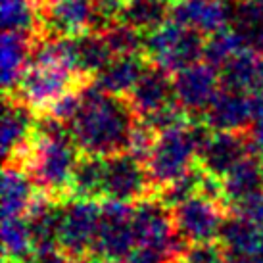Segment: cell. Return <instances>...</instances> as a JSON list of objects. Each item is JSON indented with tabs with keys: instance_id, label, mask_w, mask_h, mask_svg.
I'll return each mask as SVG.
<instances>
[{
	"instance_id": "12",
	"label": "cell",
	"mask_w": 263,
	"mask_h": 263,
	"mask_svg": "<svg viewBox=\"0 0 263 263\" xmlns=\"http://www.w3.org/2000/svg\"><path fill=\"white\" fill-rule=\"evenodd\" d=\"M236 0H175L171 20L196 29L204 37L231 27Z\"/></svg>"
},
{
	"instance_id": "30",
	"label": "cell",
	"mask_w": 263,
	"mask_h": 263,
	"mask_svg": "<svg viewBox=\"0 0 263 263\" xmlns=\"http://www.w3.org/2000/svg\"><path fill=\"white\" fill-rule=\"evenodd\" d=\"M244 48H250V46L244 43V39L238 35V31L231 25V27L215 33V35H210L204 46V62H208L215 69H221L229 60Z\"/></svg>"
},
{
	"instance_id": "25",
	"label": "cell",
	"mask_w": 263,
	"mask_h": 263,
	"mask_svg": "<svg viewBox=\"0 0 263 263\" xmlns=\"http://www.w3.org/2000/svg\"><path fill=\"white\" fill-rule=\"evenodd\" d=\"M2 250L6 261H31L35 252V242L31 234L29 221L25 215H6L2 217Z\"/></svg>"
},
{
	"instance_id": "32",
	"label": "cell",
	"mask_w": 263,
	"mask_h": 263,
	"mask_svg": "<svg viewBox=\"0 0 263 263\" xmlns=\"http://www.w3.org/2000/svg\"><path fill=\"white\" fill-rule=\"evenodd\" d=\"M202 181H204V171L200 169V165L192 167L190 171H186L184 175H181L179 179L171 181L169 184L158 189L156 196L160 198L163 204H167L171 210L179 205L181 202L189 200L190 196H194L202 189Z\"/></svg>"
},
{
	"instance_id": "42",
	"label": "cell",
	"mask_w": 263,
	"mask_h": 263,
	"mask_svg": "<svg viewBox=\"0 0 263 263\" xmlns=\"http://www.w3.org/2000/svg\"><path fill=\"white\" fill-rule=\"evenodd\" d=\"M37 2H39V4H41V8H43V6H46V4L50 2V0H37Z\"/></svg>"
},
{
	"instance_id": "14",
	"label": "cell",
	"mask_w": 263,
	"mask_h": 263,
	"mask_svg": "<svg viewBox=\"0 0 263 263\" xmlns=\"http://www.w3.org/2000/svg\"><path fill=\"white\" fill-rule=\"evenodd\" d=\"M35 127H37L35 111L15 96H4L2 129H0V146H2L4 163L17 161L25 154L35 135Z\"/></svg>"
},
{
	"instance_id": "34",
	"label": "cell",
	"mask_w": 263,
	"mask_h": 263,
	"mask_svg": "<svg viewBox=\"0 0 263 263\" xmlns=\"http://www.w3.org/2000/svg\"><path fill=\"white\" fill-rule=\"evenodd\" d=\"M156 140H158V131L140 117V119H137L135 127H133L127 152L133 154L135 158H139L140 161L146 163V160L150 158V154H152V150H154Z\"/></svg>"
},
{
	"instance_id": "37",
	"label": "cell",
	"mask_w": 263,
	"mask_h": 263,
	"mask_svg": "<svg viewBox=\"0 0 263 263\" xmlns=\"http://www.w3.org/2000/svg\"><path fill=\"white\" fill-rule=\"evenodd\" d=\"M233 213L263 227V190H259L254 196L246 198V200L238 202L236 205H233Z\"/></svg>"
},
{
	"instance_id": "40",
	"label": "cell",
	"mask_w": 263,
	"mask_h": 263,
	"mask_svg": "<svg viewBox=\"0 0 263 263\" xmlns=\"http://www.w3.org/2000/svg\"><path fill=\"white\" fill-rule=\"evenodd\" d=\"M71 263H102L98 257H88V256H85V257H79V259H73Z\"/></svg>"
},
{
	"instance_id": "45",
	"label": "cell",
	"mask_w": 263,
	"mask_h": 263,
	"mask_svg": "<svg viewBox=\"0 0 263 263\" xmlns=\"http://www.w3.org/2000/svg\"><path fill=\"white\" fill-rule=\"evenodd\" d=\"M259 2H263V0H259Z\"/></svg>"
},
{
	"instance_id": "31",
	"label": "cell",
	"mask_w": 263,
	"mask_h": 263,
	"mask_svg": "<svg viewBox=\"0 0 263 263\" xmlns=\"http://www.w3.org/2000/svg\"><path fill=\"white\" fill-rule=\"evenodd\" d=\"M104 35L114 56H135L146 50V33L125 22L111 25L108 31H104Z\"/></svg>"
},
{
	"instance_id": "9",
	"label": "cell",
	"mask_w": 263,
	"mask_h": 263,
	"mask_svg": "<svg viewBox=\"0 0 263 263\" xmlns=\"http://www.w3.org/2000/svg\"><path fill=\"white\" fill-rule=\"evenodd\" d=\"M154 184L146 163L127 150L104 158V198L139 204L154 196Z\"/></svg>"
},
{
	"instance_id": "28",
	"label": "cell",
	"mask_w": 263,
	"mask_h": 263,
	"mask_svg": "<svg viewBox=\"0 0 263 263\" xmlns=\"http://www.w3.org/2000/svg\"><path fill=\"white\" fill-rule=\"evenodd\" d=\"M171 0H127L121 22L150 33L171 17Z\"/></svg>"
},
{
	"instance_id": "44",
	"label": "cell",
	"mask_w": 263,
	"mask_h": 263,
	"mask_svg": "<svg viewBox=\"0 0 263 263\" xmlns=\"http://www.w3.org/2000/svg\"><path fill=\"white\" fill-rule=\"evenodd\" d=\"M175 263H186V261H183V259H177V261Z\"/></svg>"
},
{
	"instance_id": "39",
	"label": "cell",
	"mask_w": 263,
	"mask_h": 263,
	"mask_svg": "<svg viewBox=\"0 0 263 263\" xmlns=\"http://www.w3.org/2000/svg\"><path fill=\"white\" fill-rule=\"evenodd\" d=\"M127 263H175V261L169 256H165L163 252L139 246V250H135L131 256L127 257Z\"/></svg>"
},
{
	"instance_id": "36",
	"label": "cell",
	"mask_w": 263,
	"mask_h": 263,
	"mask_svg": "<svg viewBox=\"0 0 263 263\" xmlns=\"http://www.w3.org/2000/svg\"><path fill=\"white\" fill-rule=\"evenodd\" d=\"M186 263H225V250L215 242H200L190 244L181 257Z\"/></svg>"
},
{
	"instance_id": "3",
	"label": "cell",
	"mask_w": 263,
	"mask_h": 263,
	"mask_svg": "<svg viewBox=\"0 0 263 263\" xmlns=\"http://www.w3.org/2000/svg\"><path fill=\"white\" fill-rule=\"evenodd\" d=\"M210 133L212 129L205 125V121L196 123L190 119L158 133V140L146 160V169L154 189H161L192 167H196L198 152L210 137Z\"/></svg>"
},
{
	"instance_id": "13",
	"label": "cell",
	"mask_w": 263,
	"mask_h": 263,
	"mask_svg": "<svg viewBox=\"0 0 263 263\" xmlns=\"http://www.w3.org/2000/svg\"><path fill=\"white\" fill-rule=\"evenodd\" d=\"M250 154L246 133L212 131L198 152V165L204 173L221 179Z\"/></svg>"
},
{
	"instance_id": "1",
	"label": "cell",
	"mask_w": 263,
	"mask_h": 263,
	"mask_svg": "<svg viewBox=\"0 0 263 263\" xmlns=\"http://www.w3.org/2000/svg\"><path fill=\"white\" fill-rule=\"evenodd\" d=\"M137 119L127 96L110 95L87 83L79 111L67 127L81 154L108 158L127 150Z\"/></svg>"
},
{
	"instance_id": "38",
	"label": "cell",
	"mask_w": 263,
	"mask_h": 263,
	"mask_svg": "<svg viewBox=\"0 0 263 263\" xmlns=\"http://www.w3.org/2000/svg\"><path fill=\"white\" fill-rule=\"evenodd\" d=\"M31 261L33 263H71L73 259L67 256L66 250L62 248L60 244H48V246L35 248Z\"/></svg>"
},
{
	"instance_id": "16",
	"label": "cell",
	"mask_w": 263,
	"mask_h": 263,
	"mask_svg": "<svg viewBox=\"0 0 263 263\" xmlns=\"http://www.w3.org/2000/svg\"><path fill=\"white\" fill-rule=\"evenodd\" d=\"M225 257L236 263H263V227L234 213L227 217L219 234Z\"/></svg>"
},
{
	"instance_id": "21",
	"label": "cell",
	"mask_w": 263,
	"mask_h": 263,
	"mask_svg": "<svg viewBox=\"0 0 263 263\" xmlns=\"http://www.w3.org/2000/svg\"><path fill=\"white\" fill-rule=\"evenodd\" d=\"M223 88L254 95L263 90V60L254 48H244L219 69Z\"/></svg>"
},
{
	"instance_id": "20",
	"label": "cell",
	"mask_w": 263,
	"mask_h": 263,
	"mask_svg": "<svg viewBox=\"0 0 263 263\" xmlns=\"http://www.w3.org/2000/svg\"><path fill=\"white\" fill-rule=\"evenodd\" d=\"M35 39L31 35L14 33V31H2L0 41V66H2V87L4 92H14L25 69L29 67L31 52Z\"/></svg>"
},
{
	"instance_id": "19",
	"label": "cell",
	"mask_w": 263,
	"mask_h": 263,
	"mask_svg": "<svg viewBox=\"0 0 263 263\" xmlns=\"http://www.w3.org/2000/svg\"><path fill=\"white\" fill-rule=\"evenodd\" d=\"M35 186L29 171L17 161L4 163L2 184H0V205L2 217L6 215H27L35 202Z\"/></svg>"
},
{
	"instance_id": "4",
	"label": "cell",
	"mask_w": 263,
	"mask_h": 263,
	"mask_svg": "<svg viewBox=\"0 0 263 263\" xmlns=\"http://www.w3.org/2000/svg\"><path fill=\"white\" fill-rule=\"evenodd\" d=\"M204 35L169 17L158 29L146 33V56L169 73H179L204 60Z\"/></svg>"
},
{
	"instance_id": "35",
	"label": "cell",
	"mask_w": 263,
	"mask_h": 263,
	"mask_svg": "<svg viewBox=\"0 0 263 263\" xmlns=\"http://www.w3.org/2000/svg\"><path fill=\"white\" fill-rule=\"evenodd\" d=\"M83 87H85V85H83ZM83 87L67 90L60 100L54 102V106L48 110V116L56 117V119H60L62 123H66V125L71 123V119L77 116V111H79V108H81V102H83Z\"/></svg>"
},
{
	"instance_id": "11",
	"label": "cell",
	"mask_w": 263,
	"mask_h": 263,
	"mask_svg": "<svg viewBox=\"0 0 263 263\" xmlns=\"http://www.w3.org/2000/svg\"><path fill=\"white\" fill-rule=\"evenodd\" d=\"M221 88L223 85H221L219 69L210 66L208 62L192 64L173 77L175 102L190 117L204 116L221 92Z\"/></svg>"
},
{
	"instance_id": "22",
	"label": "cell",
	"mask_w": 263,
	"mask_h": 263,
	"mask_svg": "<svg viewBox=\"0 0 263 263\" xmlns=\"http://www.w3.org/2000/svg\"><path fill=\"white\" fill-rule=\"evenodd\" d=\"M148 64H150V60L144 54L116 56L100 73H96L92 77V83L110 95L127 96L142 75V71L146 69Z\"/></svg>"
},
{
	"instance_id": "8",
	"label": "cell",
	"mask_w": 263,
	"mask_h": 263,
	"mask_svg": "<svg viewBox=\"0 0 263 263\" xmlns=\"http://www.w3.org/2000/svg\"><path fill=\"white\" fill-rule=\"evenodd\" d=\"M227 208L221 200L198 192L173 208V221L179 236L189 244L219 240L227 219Z\"/></svg>"
},
{
	"instance_id": "6",
	"label": "cell",
	"mask_w": 263,
	"mask_h": 263,
	"mask_svg": "<svg viewBox=\"0 0 263 263\" xmlns=\"http://www.w3.org/2000/svg\"><path fill=\"white\" fill-rule=\"evenodd\" d=\"M133 227H135V236L139 246L163 252L173 261L181 259L190 246L177 233L173 210L167 204H163L156 194L140 200L135 205Z\"/></svg>"
},
{
	"instance_id": "10",
	"label": "cell",
	"mask_w": 263,
	"mask_h": 263,
	"mask_svg": "<svg viewBox=\"0 0 263 263\" xmlns=\"http://www.w3.org/2000/svg\"><path fill=\"white\" fill-rule=\"evenodd\" d=\"M100 223V204L88 198H69L64 202L58 242L71 259L92 252Z\"/></svg>"
},
{
	"instance_id": "23",
	"label": "cell",
	"mask_w": 263,
	"mask_h": 263,
	"mask_svg": "<svg viewBox=\"0 0 263 263\" xmlns=\"http://www.w3.org/2000/svg\"><path fill=\"white\" fill-rule=\"evenodd\" d=\"M221 186H223V202L229 210L242 200L254 196L256 192L263 190L261 160L246 156L227 175L221 177Z\"/></svg>"
},
{
	"instance_id": "18",
	"label": "cell",
	"mask_w": 263,
	"mask_h": 263,
	"mask_svg": "<svg viewBox=\"0 0 263 263\" xmlns=\"http://www.w3.org/2000/svg\"><path fill=\"white\" fill-rule=\"evenodd\" d=\"M254 119V96L231 88H221L217 98L204 114L205 125L212 131L246 133Z\"/></svg>"
},
{
	"instance_id": "27",
	"label": "cell",
	"mask_w": 263,
	"mask_h": 263,
	"mask_svg": "<svg viewBox=\"0 0 263 263\" xmlns=\"http://www.w3.org/2000/svg\"><path fill=\"white\" fill-rule=\"evenodd\" d=\"M75 43H77L81 71H83V75H87L88 79H92L96 73H100L104 67L116 58L104 33L88 29L77 35Z\"/></svg>"
},
{
	"instance_id": "7",
	"label": "cell",
	"mask_w": 263,
	"mask_h": 263,
	"mask_svg": "<svg viewBox=\"0 0 263 263\" xmlns=\"http://www.w3.org/2000/svg\"><path fill=\"white\" fill-rule=\"evenodd\" d=\"M135 205L119 200H104L100 204V223L92 254L102 261L125 259L135 252L137 236L133 227Z\"/></svg>"
},
{
	"instance_id": "29",
	"label": "cell",
	"mask_w": 263,
	"mask_h": 263,
	"mask_svg": "<svg viewBox=\"0 0 263 263\" xmlns=\"http://www.w3.org/2000/svg\"><path fill=\"white\" fill-rule=\"evenodd\" d=\"M234 29L244 39L250 48L256 46L263 39V2L259 0H236L233 17Z\"/></svg>"
},
{
	"instance_id": "33",
	"label": "cell",
	"mask_w": 263,
	"mask_h": 263,
	"mask_svg": "<svg viewBox=\"0 0 263 263\" xmlns=\"http://www.w3.org/2000/svg\"><path fill=\"white\" fill-rule=\"evenodd\" d=\"M127 0H92V22L90 31L104 33L111 25L121 22V14Z\"/></svg>"
},
{
	"instance_id": "41",
	"label": "cell",
	"mask_w": 263,
	"mask_h": 263,
	"mask_svg": "<svg viewBox=\"0 0 263 263\" xmlns=\"http://www.w3.org/2000/svg\"><path fill=\"white\" fill-rule=\"evenodd\" d=\"M256 52H257V54H259V56H261V58H263V39H261V41H259V44H257V46H256Z\"/></svg>"
},
{
	"instance_id": "43",
	"label": "cell",
	"mask_w": 263,
	"mask_h": 263,
	"mask_svg": "<svg viewBox=\"0 0 263 263\" xmlns=\"http://www.w3.org/2000/svg\"><path fill=\"white\" fill-rule=\"evenodd\" d=\"M6 263H14V261H6ZM17 263H33V261H17Z\"/></svg>"
},
{
	"instance_id": "5",
	"label": "cell",
	"mask_w": 263,
	"mask_h": 263,
	"mask_svg": "<svg viewBox=\"0 0 263 263\" xmlns=\"http://www.w3.org/2000/svg\"><path fill=\"white\" fill-rule=\"evenodd\" d=\"M87 83L88 77H83L64 66L50 62H29V67L25 69L17 88L10 95L27 104L35 114H48L54 102L60 100L67 90L83 87Z\"/></svg>"
},
{
	"instance_id": "2",
	"label": "cell",
	"mask_w": 263,
	"mask_h": 263,
	"mask_svg": "<svg viewBox=\"0 0 263 263\" xmlns=\"http://www.w3.org/2000/svg\"><path fill=\"white\" fill-rule=\"evenodd\" d=\"M79 148L69 127L46 114L35 127L29 148L17 163L29 171L33 183L43 194L66 200L71 190V177L79 161Z\"/></svg>"
},
{
	"instance_id": "15",
	"label": "cell",
	"mask_w": 263,
	"mask_h": 263,
	"mask_svg": "<svg viewBox=\"0 0 263 263\" xmlns=\"http://www.w3.org/2000/svg\"><path fill=\"white\" fill-rule=\"evenodd\" d=\"M169 75L171 73L161 69L160 66L152 62L148 64L139 81L135 83V87L131 88V92L127 95V100L133 106V110L137 111V116H152L175 102L173 79Z\"/></svg>"
},
{
	"instance_id": "17",
	"label": "cell",
	"mask_w": 263,
	"mask_h": 263,
	"mask_svg": "<svg viewBox=\"0 0 263 263\" xmlns=\"http://www.w3.org/2000/svg\"><path fill=\"white\" fill-rule=\"evenodd\" d=\"M92 0H50L43 6L41 35L77 37L90 29Z\"/></svg>"
},
{
	"instance_id": "26",
	"label": "cell",
	"mask_w": 263,
	"mask_h": 263,
	"mask_svg": "<svg viewBox=\"0 0 263 263\" xmlns=\"http://www.w3.org/2000/svg\"><path fill=\"white\" fill-rule=\"evenodd\" d=\"M69 198H104V158L81 154L71 177Z\"/></svg>"
},
{
	"instance_id": "24",
	"label": "cell",
	"mask_w": 263,
	"mask_h": 263,
	"mask_svg": "<svg viewBox=\"0 0 263 263\" xmlns=\"http://www.w3.org/2000/svg\"><path fill=\"white\" fill-rule=\"evenodd\" d=\"M2 31H14L37 37L43 25V8L37 0H0Z\"/></svg>"
}]
</instances>
